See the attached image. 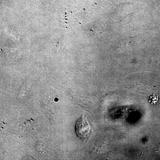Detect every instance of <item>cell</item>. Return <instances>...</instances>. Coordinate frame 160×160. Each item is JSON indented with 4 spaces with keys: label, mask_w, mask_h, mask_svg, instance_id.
<instances>
[{
    "label": "cell",
    "mask_w": 160,
    "mask_h": 160,
    "mask_svg": "<svg viewBox=\"0 0 160 160\" xmlns=\"http://www.w3.org/2000/svg\"><path fill=\"white\" fill-rule=\"evenodd\" d=\"M75 131L78 136L82 140L87 139L91 136L92 132L91 125L84 115L77 122Z\"/></svg>",
    "instance_id": "cell-1"
}]
</instances>
